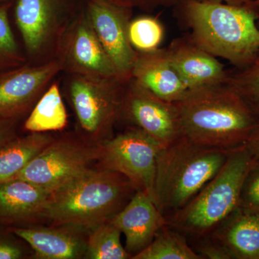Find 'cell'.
Segmentation results:
<instances>
[{
	"label": "cell",
	"mask_w": 259,
	"mask_h": 259,
	"mask_svg": "<svg viewBox=\"0 0 259 259\" xmlns=\"http://www.w3.org/2000/svg\"><path fill=\"white\" fill-rule=\"evenodd\" d=\"M182 18L191 30L189 37L216 58L241 69L259 51L258 13L254 3L232 5L204 0H179Z\"/></svg>",
	"instance_id": "7a4b0ae2"
},
{
	"label": "cell",
	"mask_w": 259,
	"mask_h": 259,
	"mask_svg": "<svg viewBox=\"0 0 259 259\" xmlns=\"http://www.w3.org/2000/svg\"><path fill=\"white\" fill-rule=\"evenodd\" d=\"M253 158L246 146L231 151L217 175L187 205L167 217L166 224L194 238L209 234L239 207L242 186Z\"/></svg>",
	"instance_id": "5b68a950"
},
{
	"label": "cell",
	"mask_w": 259,
	"mask_h": 259,
	"mask_svg": "<svg viewBox=\"0 0 259 259\" xmlns=\"http://www.w3.org/2000/svg\"><path fill=\"white\" fill-rule=\"evenodd\" d=\"M55 53L62 70L71 75L120 80L87 13L68 23Z\"/></svg>",
	"instance_id": "9c48e42d"
},
{
	"label": "cell",
	"mask_w": 259,
	"mask_h": 259,
	"mask_svg": "<svg viewBox=\"0 0 259 259\" xmlns=\"http://www.w3.org/2000/svg\"><path fill=\"white\" fill-rule=\"evenodd\" d=\"M110 221L123 233L125 249L132 257L146 248L166 225V217L142 190H138Z\"/></svg>",
	"instance_id": "5bb4252c"
},
{
	"label": "cell",
	"mask_w": 259,
	"mask_h": 259,
	"mask_svg": "<svg viewBox=\"0 0 259 259\" xmlns=\"http://www.w3.org/2000/svg\"><path fill=\"white\" fill-rule=\"evenodd\" d=\"M54 140L48 133H30L0 146V183L14 180Z\"/></svg>",
	"instance_id": "ffe728a7"
},
{
	"label": "cell",
	"mask_w": 259,
	"mask_h": 259,
	"mask_svg": "<svg viewBox=\"0 0 259 259\" xmlns=\"http://www.w3.org/2000/svg\"><path fill=\"white\" fill-rule=\"evenodd\" d=\"M26 242L37 258L76 259L85 256L90 230L71 226H22L10 228Z\"/></svg>",
	"instance_id": "2e32d148"
},
{
	"label": "cell",
	"mask_w": 259,
	"mask_h": 259,
	"mask_svg": "<svg viewBox=\"0 0 259 259\" xmlns=\"http://www.w3.org/2000/svg\"><path fill=\"white\" fill-rule=\"evenodd\" d=\"M246 147L249 150L253 157L259 158V130L253 139L247 144Z\"/></svg>",
	"instance_id": "1f68e13d"
},
{
	"label": "cell",
	"mask_w": 259,
	"mask_h": 259,
	"mask_svg": "<svg viewBox=\"0 0 259 259\" xmlns=\"http://www.w3.org/2000/svg\"><path fill=\"white\" fill-rule=\"evenodd\" d=\"M138 190L118 172L93 168L51 194L44 219L90 230L110 221Z\"/></svg>",
	"instance_id": "3957f363"
},
{
	"label": "cell",
	"mask_w": 259,
	"mask_h": 259,
	"mask_svg": "<svg viewBox=\"0 0 259 259\" xmlns=\"http://www.w3.org/2000/svg\"><path fill=\"white\" fill-rule=\"evenodd\" d=\"M204 1L217 2L232 5H247L253 4L255 0H204Z\"/></svg>",
	"instance_id": "d6a6232c"
},
{
	"label": "cell",
	"mask_w": 259,
	"mask_h": 259,
	"mask_svg": "<svg viewBox=\"0 0 259 259\" xmlns=\"http://www.w3.org/2000/svg\"><path fill=\"white\" fill-rule=\"evenodd\" d=\"M15 18L29 56L40 59L56 52L68 24L60 0H18Z\"/></svg>",
	"instance_id": "7c38bea8"
},
{
	"label": "cell",
	"mask_w": 259,
	"mask_h": 259,
	"mask_svg": "<svg viewBox=\"0 0 259 259\" xmlns=\"http://www.w3.org/2000/svg\"><path fill=\"white\" fill-rule=\"evenodd\" d=\"M133 259H202L185 235L168 225L162 227L152 242Z\"/></svg>",
	"instance_id": "7402d4cb"
},
{
	"label": "cell",
	"mask_w": 259,
	"mask_h": 259,
	"mask_svg": "<svg viewBox=\"0 0 259 259\" xmlns=\"http://www.w3.org/2000/svg\"><path fill=\"white\" fill-rule=\"evenodd\" d=\"M11 230L0 231V259H21L26 256V250L17 240Z\"/></svg>",
	"instance_id": "f1b7e54d"
},
{
	"label": "cell",
	"mask_w": 259,
	"mask_h": 259,
	"mask_svg": "<svg viewBox=\"0 0 259 259\" xmlns=\"http://www.w3.org/2000/svg\"><path fill=\"white\" fill-rule=\"evenodd\" d=\"M166 51L172 66L189 90L226 82L228 72L222 63L189 36L175 39Z\"/></svg>",
	"instance_id": "9a60e30c"
},
{
	"label": "cell",
	"mask_w": 259,
	"mask_h": 259,
	"mask_svg": "<svg viewBox=\"0 0 259 259\" xmlns=\"http://www.w3.org/2000/svg\"><path fill=\"white\" fill-rule=\"evenodd\" d=\"M239 207L259 213V158H253L243 181Z\"/></svg>",
	"instance_id": "4316f807"
},
{
	"label": "cell",
	"mask_w": 259,
	"mask_h": 259,
	"mask_svg": "<svg viewBox=\"0 0 259 259\" xmlns=\"http://www.w3.org/2000/svg\"><path fill=\"white\" fill-rule=\"evenodd\" d=\"M51 193L28 181L0 183V227H22L44 218Z\"/></svg>",
	"instance_id": "e0dca14e"
},
{
	"label": "cell",
	"mask_w": 259,
	"mask_h": 259,
	"mask_svg": "<svg viewBox=\"0 0 259 259\" xmlns=\"http://www.w3.org/2000/svg\"><path fill=\"white\" fill-rule=\"evenodd\" d=\"M68 114L59 83H53L42 93L24 124L30 133L61 131L67 125Z\"/></svg>",
	"instance_id": "44dd1931"
},
{
	"label": "cell",
	"mask_w": 259,
	"mask_h": 259,
	"mask_svg": "<svg viewBox=\"0 0 259 259\" xmlns=\"http://www.w3.org/2000/svg\"><path fill=\"white\" fill-rule=\"evenodd\" d=\"M100 168L118 172L155 200L156 161L163 147L139 127H130L115 137L98 143Z\"/></svg>",
	"instance_id": "52a82bcc"
},
{
	"label": "cell",
	"mask_w": 259,
	"mask_h": 259,
	"mask_svg": "<svg viewBox=\"0 0 259 259\" xmlns=\"http://www.w3.org/2000/svg\"><path fill=\"white\" fill-rule=\"evenodd\" d=\"M231 151L182 136L158 152L155 200L166 217L187 205L220 171Z\"/></svg>",
	"instance_id": "277c9868"
},
{
	"label": "cell",
	"mask_w": 259,
	"mask_h": 259,
	"mask_svg": "<svg viewBox=\"0 0 259 259\" xmlns=\"http://www.w3.org/2000/svg\"><path fill=\"white\" fill-rule=\"evenodd\" d=\"M121 232L110 221L89 231L85 257L91 259L132 258L120 241Z\"/></svg>",
	"instance_id": "603a6c76"
},
{
	"label": "cell",
	"mask_w": 259,
	"mask_h": 259,
	"mask_svg": "<svg viewBox=\"0 0 259 259\" xmlns=\"http://www.w3.org/2000/svg\"><path fill=\"white\" fill-rule=\"evenodd\" d=\"M112 4L127 9H139L153 11L160 8H169L175 6L179 0H106Z\"/></svg>",
	"instance_id": "f546056e"
},
{
	"label": "cell",
	"mask_w": 259,
	"mask_h": 259,
	"mask_svg": "<svg viewBox=\"0 0 259 259\" xmlns=\"http://www.w3.org/2000/svg\"><path fill=\"white\" fill-rule=\"evenodd\" d=\"M128 35L135 50L153 51L159 49L164 37V29L157 18L139 17L130 22Z\"/></svg>",
	"instance_id": "d4e9b609"
},
{
	"label": "cell",
	"mask_w": 259,
	"mask_h": 259,
	"mask_svg": "<svg viewBox=\"0 0 259 259\" xmlns=\"http://www.w3.org/2000/svg\"><path fill=\"white\" fill-rule=\"evenodd\" d=\"M131 79L171 102L180 101L189 90L172 66L166 49L137 51Z\"/></svg>",
	"instance_id": "ac0fdd59"
},
{
	"label": "cell",
	"mask_w": 259,
	"mask_h": 259,
	"mask_svg": "<svg viewBox=\"0 0 259 259\" xmlns=\"http://www.w3.org/2000/svg\"><path fill=\"white\" fill-rule=\"evenodd\" d=\"M125 118L163 147L183 136L175 102L166 101L131 79L125 83L120 118Z\"/></svg>",
	"instance_id": "30bf717a"
},
{
	"label": "cell",
	"mask_w": 259,
	"mask_h": 259,
	"mask_svg": "<svg viewBox=\"0 0 259 259\" xmlns=\"http://www.w3.org/2000/svg\"><path fill=\"white\" fill-rule=\"evenodd\" d=\"M62 71L56 59L18 67L0 76V117L17 118L36 103L51 80Z\"/></svg>",
	"instance_id": "4fadbf2b"
},
{
	"label": "cell",
	"mask_w": 259,
	"mask_h": 259,
	"mask_svg": "<svg viewBox=\"0 0 259 259\" xmlns=\"http://www.w3.org/2000/svg\"><path fill=\"white\" fill-rule=\"evenodd\" d=\"M5 1V0H0V2Z\"/></svg>",
	"instance_id": "e575fe53"
},
{
	"label": "cell",
	"mask_w": 259,
	"mask_h": 259,
	"mask_svg": "<svg viewBox=\"0 0 259 259\" xmlns=\"http://www.w3.org/2000/svg\"><path fill=\"white\" fill-rule=\"evenodd\" d=\"M125 83L117 79L71 75L69 93L81 129L98 143L110 139L120 119Z\"/></svg>",
	"instance_id": "8992f818"
},
{
	"label": "cell",
	"mask_w": 259,
	"mask_h": 259,
	"mask_svg": "<svg viewBox=\"0 0 259 259\" xmlns=\"http://www.w3.org/2000/svg\"><path fill=\"white\" fill-rule=\"evenodd\" d=\"M237 69L228 72L226 83L259 116V51L250 64Z\"/></svg>",
	"instance_id": "cb8c5ba5"
},
{
	"label": "cell",
	"mask_w": 259,
	"mask_h": 259,
	"mask_svg": "<svg viewBox=\"0 0 259 259\" xmlns=\"http://www.w3.org/2000/svg\"><path fill=\"white\" fill-rule=\"evenodd\" d=\"M99 154L98 144L74 138L54 139L15 179L28 181L52 194L93 168Z\"/></svg>",
	"instance_id": "ba28073f"
},
{
	"label": "cell",
	"mask_w": 259,
	"mask_h": 259,
	"mask_svg": "<svg viewBox=\"0 0 259 259\" xmlns=\"http://www.w3.org/2000/svg\"><path fill=\"white\" fill-rule=\"evenodd\" d=\"M132 10L106 0H90L86 13L97 37L110 58L120 81L132 78L137 51L130 41L128 28Z\"/></svg>",
	"instance_id": "8fae6325"
},
{
	"label": "cell",
	"mask_w": 259,
	"mask_h": 259,
	"mask_svg": "<svg viewBox=\"0 0 259 259\" xmlns=\"http://www.w3.org/2000/svg\"><path fill=\"white\" fill-rule=\"evenodd\" d=\"M196 248H193L202 259H230L231 255L221 243L210 235L198 237Z\"/></svg>",
	"instance_id": "83f0119b"
},
{
	"label": "cell",
	"mask_w": 259,
	"mask_h": 259,
	"mask_svg": "<svg viewBox=\"0 0 259 259\" xmlns=\"http://www.w3.org/2000/svg\"><path fill=\"white\" fill-rule=\"evenodd\" d=\"M16 118L0 117V146L16 137Z\"/></svg>",
	"instance_id": "4dcf8cb0"
},
{
	"label": "cell",
	"mask_w": 259,
	"mask_h": 259,
	"mask_svg": "<svg viewBox=\"0 0 259 259\" xmlns=\"http://www.w3.org/2000/svg\"><path fill=\"white\" fill-rule=\"evenodd\" d=\"M175 103L183 136L197 144L234 151L259 130V116L226 83L188 90Z\"/></svg>",
	"instance_id": "6da1fadb"
},
{
	"label": "cell",
	"mask_w": 259,
	"mask_h": 259,
	"mask_svg": "<svg viewBox=\"0 0 259 259\" xmlns=\"http://www.w3.org/2000/svg\"><path fill=\"white\" fill-rule=\"evenodd\" d=\"M254 5L256 8H259V0H255L254 2Z\"/></svg>",
	"instance_id": "836d02e7"
},
{
	"label": "cell",
	"mask_w": 259,
	"mask_h": 259,
	"mask_svg": "<svg viewBox=\"0 0 259 259\" xmlns=\"http://www.w3.org/2000/svg\"><path fill=\"white\" fill-rule=\"evenodd\" d=\"M209 235L231 258L259 259V213L238 207Z\"/></svg>",
	"instance_id": "d6986e66"
},
{
	"label": "cell",
	"mask_w": 259,
	"mask_h": 259,
	"mask_svg": "<svg viewBox=\"0 0 259 259\" xmlns=\"http://www.w3.org/2000/svg\"><path fill=\"white\" fill-rule=\"evenodd\" d=\"M26 61L10 27L7 7H0V71L18 67Z\"/></svg>",
	"instance_id": "484cf974"
}]
</instances>
